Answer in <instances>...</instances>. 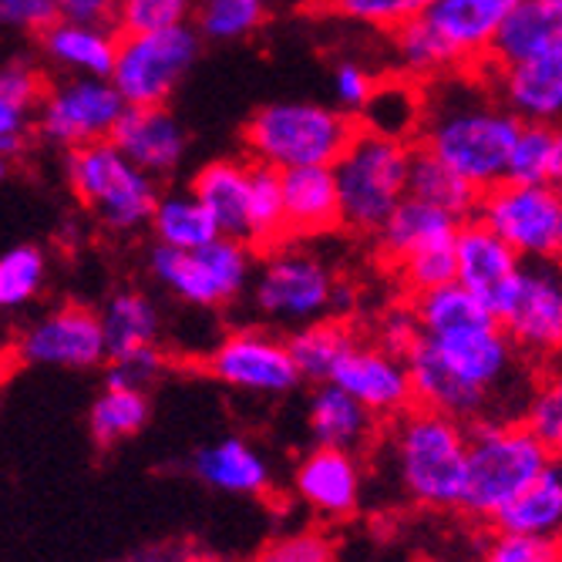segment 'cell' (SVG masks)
Returning a JSON list of instances; mask_svg holds the SVG:
<instances>
[{
  "label": "cell",
  "mask_w": 562,
  "mask_h": 562,
  "mask_svg": "<svg viewBox=\"0 0 562 562\" xmlns=\"http://www.w3.org/2000/svg\"><path fill=\"white\" fill-rule=\"evenodd\" d=\"M148 229L159 246H176V249H199L223 236L216 220L210 216V210L202 206V199L192 189L162 192Z\"/></svg>",
  "instance_id": "34"
},
{
  "label": "cell",
  "mask_w": 562,
  "mask_h": 562,
  "mask_svg": "<svg viewBox=\"0 0 562 562\" xmlns=\"http://www.w3.org/2000/svg\"><path fill=\"white\" fill-rule=\"evenodd\" d=\"M495 91L522 122L562 125V41L539 55L495 68Z\"/></svg>",
  "instance_id": "19"
},
{
  "label": "cell",
  "mask_w": 562,
  "mask_h": 562,
  "mask_svg": "<svg viewBox=\"0 0 562 562\" xmlns=\"http://www.w3.org/2000/svg\"><path fill=\"white\" fill-rule=\"evenodd\" d=\"M498 321L522 353L562 357V263L529 260Z\"/></svg>",
  "instance_id": "14"
},
{
  "label": "cell",
  "mask_w": 562,
  "mask_h": 562,
  "mask_svg": "<svg viewBox=\"0 0 562 562\" xmlns=\"http://www.w3.org/2000/svg\"><path fill=\"white\" fill-rule=\"evenodd\" d=\"M492 526L502 532L559 539L562 536V458H552V462L505 505V513Z\"/></svg>",
  "instance_id": "31"
},
{
  "label": "cell",
  "mask_w": 562,
  "mask_h": 562,
  "mask_svg": "<svg viewBox=\"0 0 562 562\" xmlns=\"http://www.w3.org/2000/svg\"><path fill=\"white\" fill-rule=\"evenodd\" d=\"M552 454L522 425V418L488 415L469 425V485L462 513L482 522H495L546 465Z\"/></svg>",
  "instance_id": "4"
},
{
  "label": "cell",
  "mask_w": 562,
  "mask_h": 562,
  "mask_svg": "<svg viewBox=\"0 0 562 562\" xmlns=\"http://www.w3.org/2000/svg\"><path fill=\"white\" fill-rule=\"evenodd\" d=\"M101 327H105V340H109V361L122 353H135L145 347H159V306L151 303L145 293L138 290H122L115 296H109V303L101 306Z\"/></svg>",
  "instance_id": "32"
},
{
  "label": "cell",
  "mask_w": 562,
  "mask_h": 562,
  "mask_svg": "<svg viewBox=\"0 0 562 562\" xmlns=\"http://www.w3.org/2000/svg\"><path fill=\"white\" fill-rule=\"evenodd\" d=\"M330 88H334V105L344 109L347 115H361L364 105L371 101L378 78L361 65V61H340L330 75Z\"/></svg>",
  "instance_id": "50"
},
{
  "label": "cell",
  "mask_w": 562,
  "mask_h": 562,
  "mask_svg": "<svg viewBox=\"0 0 562 562\" xmlns=\"http://www.w3.org/2000/svg\"><path fill=\"white\" fill-rule=\"evenodd\" d=\"M559 189H562V125H559Z\"/></svg>",
  "instance_id": "56"
},
{
  "label": "cell",
  "mask_w": 562,
  "mask_h": 562,
  "mask_svg": "<svg viewBox=\"0 0 562 562\" xmlns=\"http://www.w3.org/2000/svg\"><path fill=\"white\" fill-rule=\"evenodd\" d=\"M189 469L202 485L223 495H267L273 485L267 454L239 435L195 448Z\"/></svg>",
  "instance_id": "22"
},
{
  "label": "cell",
  "mask_w": 562,
  "mask_h": 562,
  "mask_svg": "<svg viewBox=\"0 0 562 562\" xmlns=\"http://www.w3.org/2000/svg\"><path fill=\"white\" fill-rule=\"evenodd\" d=\"M14 357L27 368H58V371H91L109 364V340L101 327V314L78 303L44 311L27 321L14 337Z\"/></svg>",
  "instance_id": "12"
},
{
  "label": "cell",
  "mask_w": 562,
  "mask_h": 562,
  "mask_svg": "<svg viewBox=\"0 0 562 562\" xmlns=\"http://www.w3.org/2000/svg\"><path fill=\"white\" fill-rule=\"evenodd\" d=\"M280 176H283L290 236H324L344 226L334 166H306V169L280 172Z\"/></svg>",
  "instance_id": "24"
},
{
  "label": "cell",
  "mask_w": 562,
  "mask_h": 562,
  "mask_svg": "<svg viewBox=\"0 0 562 562\" xmlns=\"http://www.w3.org/2000/svg\"><path fill=\"white\" fill-rule=\"evenodd\" d=\"M189 189L202 199V206L210 210L223 236H233L239 243L252 239V162H206L195 172Z\"/></svg>",
  "instance_id": "23"
},
{
  "label": "cell",
  "mask_w": 562,
  "mask_h": 562,
  "mask_svg": "<svg viewBox=\"0 0 562 562\" xmlns=\"http://www.w3.org/2000/svg\"><path fill=\"white\" fill-rule=\"evenodd\" d=\"M374 340L401 357L412 353L422 340H425V327L418 317V306L415 303H397L391 311H384V317L378 321V334Z\"/></svg>",
  "instance_id": "49"
},
{
  "label": "cell",
  "mask_w": 562,
  "mask_h": 562,
  "mask_svg": "<svg viewBox=\"0 0 562 562\" xmlns=\"http://www.w3.org/2000/svg\"><path fill=\"white\" fill-rule=\"evenodd\" d=\"M306 425H311L314 445L347 451L364 448L378 435V415L334 381L314 387L311 404H306Z\"/></svg>",
  "instance_id": "26"
},
{
  "label": "cell",
  "mask_w": 562,
  "mask_h": 562,
  "mask_svg": "<svg viewBox=\"0 0 562 562\" xmlns=\"http://www.w3.org/2000/svg\"><path fill=\"white\" fill-rule=\"evenodd\" d=\"M407 195L425 199V202H431V206L458 216L462 223L479 213V202H482L479 186H472L465 176H458L454 169H448L441 159H435L431 151H425V148L415 151L412 186H407Z\"/></svg>",
  "instance_id": "37"
},
{
  "label": "cell",
  "mask_w": 562,
  "mask_h": 562,
  "mask_svg": "<svg viewBox=\"0 0 562 562\" xmlns=\"http://www.w3.org/2000/svg\"><path fill=\"white\" fill-rule=\"evenodd\" d=\"M119 41L109 24H75L58 21L47 34H41V50L50 65H58L65 75H88V78H112Z\"/></svg>",
  "instance_id": "27"
},
{
  "label": "cell",
  "mask_w": 562,
  "mask_h": 562,
  "mask_svg": "<svg viewBox=\"0 0 562 562\" xmlns=\"http://www.w3.org/2000/svg\"><path fill=\"white\" fill-rule=\"evenodd\" d=\"M293 361L303 374V381L324 384L334 378V371L340 368V361L347 357V350L357 344L353 330L337 321V317H321L314 324H300L290 330L286 337Z\"/></svg>",
  "instance_id": "33"
},
{
  "label": "cell",
  "mask_w": 562,
  "mask_h": 562,
  "mask_svg": "<svg viewBox=\"0 0 562 562\" xmlns=\"http://www.w3.org/2000/svg\"><path fill=\"white\" fill-rule=\"evenodd\" d=\"M206 371L220 384L257 397H283L303 381L290 344L263 327H239L226 334L210 350Z\"/></svg>",
  "instance_id": "13"
},
{
  "label": "cell",
  "mask_w": 562,
  "mask_h": 562,
  "mask_svg": "<svg viewBox=\"0 0 562 562\" xmlns=\"http://www.w3.org/2000/svg\"><path fill=\"white\" fill-rule=\"evenodd\" d=\"M47 283V257L34 243H18L0 257V306L8 314L31 306Z\"/></svg>",
  "instance_id": "40"
},
{
  "label": "cell",
  "mask_w": 562,
  "mask_h": 562,
  "mask_svg": "<svg viewBox=\"0 0 562 562\" xmlns=\"http://www.w3.org/2000/svg\"><path fill=\"white\" fill-rule=\"evenodd\" d=\"M125 112L128 101L122 98L112 78L68 75L47 88L34 128L44 142L71 151L112 138Z\"/></svg>",
  "instance_id": "10"
},
{
  "label": "cell",
  "mask_w": 562,
  "mask_h": 562,
  "mask_svg": "<svg viewBox=\"0 0 562 562\" xmlns=\"http://www.w3.org/2000/svg\"><path fill=\"white\" fill-rule=\"evenodd\" d=\"M257 562H334V546L317 529H300L267 542Z\"/></svg>",
  "instance_id": "48"
},
{
  "label": "cell",
  "mask_w": 562,
  "mask_h": 562,
  "mask_svg": "<svg viewBox=\"0 0 562 562\" xmlns=\"http://www.w3.org/2000/svg\"><path fill=\"white\" fill-rule=\"evenodd\" d=\"M422 122H425V91H418L412 78L378 81L371 101L361 112V128L364 132L401 138V142L418 135Z\"/></svg>",
  "instance_id": "36"
},
{
  "label": "cell",
  "mask_w": 562,
  "mask_h": 562,
  "mask_svg": "<svg viewBox=\"0 0 562 562\" xmlns=\"http://www.w3.org/2000/svg\"><path fill=\"white\" fill-rule=\"evenodd\" d=\"M249 300L252 311L270 324L300 327L330 317L334 306L347 303V293L324 257H317L314 249L283 243L273 246L257 267Z\"/></svg>",
  "instance_id": "8"
},
{
  "label": "cell",
  "mask_w": 562,
  "mask_h": 562,
  "mask_svg": "<svg viewBox=\"0 0 562 562\" xmlns=\"http://www.w3.org/2000/svg\"><path fill=\"white\" fill-rule=\"evenodd\" d=\"M330 381L353 394L364 407H371L378 418L394 422L415 407V384L407 361L378 340H357Z\"/></svg>",
  "instance_id": "15"
},
{
  "label": "cell",
  "mask_w": 562,
  "mask_h": 562,
  "mask_svg": "<svg viewBox=\"0 0 562 562\" xmlns=\"http://www.w3.org/2000/svg\"><path fill=\"white\" fill-rule=\"evenodd\" d=\"M267 18V0H195L192 24L202 41L229 44L249 37Z\"/></svg>",
  "instance_id": "41"
},
{
  "label": "cell",
  "mask_w": 562,
  "mask_h": 562,
  "mask_svg": "<svg viewBox=\"0 0 562 562\" xmlns=\"http://www.w3.org/2000/svg\"><path fill=\"white\" fill-rule=\"evenodd\" d=\"M61 21L75 24H109L119 11L115 0H58Z\"/></svg>",
  "instance_id": "53"
},
{
  "label": "cell",
  "mask_w": 562,
  "mask_h": 562,
  "mask_svg": "<svg viewBox=\"0 0 562 562\" xmlns=\"http://www.w3.org/2000/svg\"><path fill=\"white\" fill-rule=\"evenodd\" d=\"M391 451L401 492L415 505L448 513L462 508L469 485V425L431 407L394 418Z\"/></svg>",
  "instance_id": "2"
},
{
  "label": "cell",
  "mask_w": 562,
  "mask_h": 562,
  "mask_svg": "<svg viewBox=\"0 0 562 562\" xmlns=\"http://www.w3.org/2000/svg\"><path fill=\"white\" fill-rule=\"evenodd\" d=\"M65 179L81 206L112 233L148 226L162 199L159 179L138 169L112 138L65 151Z\"/></svg>",
  "instance_id": "5"
},
{
  "label": "cell",
  "mask_w": 562,
  "mask_h": 562,
  "mask_svg": "<svg viewBox=\"0 0 562 562\" xmlns=\"http://www.w3.org/2000/svg\"><path fill=\"white\" fill-rule=\"evenodd\" d=\"M364 492V472L347 448L314 445L293 469V495L324 519H347L357 513Z\"/></svg>",
  "instance_id": "18"
},
{
  "label": "cell",
  "mask_w": 562,
  "mask_h": 562,
  "mask_svg": "<svg viewBox=\"0 0 562 562\" xmlns=\"http://www.w3.org/2000/svg\"><path fill=\"white\" fill-rule=\"evenodd\" d=\"M428 340L441 353L448 371L465 387L482 394L485 401H492V394L502 391L516 374L519 347L505 334L498 317L485 321V324H472L465 330L445 334V337H428Z\"/></svg>",
  "instance_id": "16"
},
{
  "label": "cell",
  "mask_w": 562,
  "mask_h": 562,
  "mask_svg": "<svg viewBox=\"0 0 562 562\" xmlns=\"http://www.w3.org/2000/svg\"><path fill=\"white\" fill-rule=\"evenodd\" d=\"M454 249H458V283L472 290L488 311L502 317V311L519 286L526 260L502 236H495L482 220L462 223Z\"/></svg>",
  "instance_id": "17"
},
{
  "label": "cell",
  "mask_w": 562,
  "mask_h": 562,
  "mask_svg": "<svg viewBox=\"0 0 562 562\" xmlns=\"http://www.w3.org/2000/svg\"><path fill=\"white\" fill-rule=\"evenodd\" d=\"M148 273L166 293L195 311H216L239 300L257 277L252 263V246L233 236H220L199 249L176 246H151L148 249Z\"/></svg>",
  "instance_id": "7"
},
{
  "label": "cell",
  "mask_w": 562,
  "mask_h": 562,
  "mask_svg": "<svg viewBox=\"0 0 562 562\" xmlns=\"http://www.w3.org/2000/svg\"><path fill=\"white\" fill-rule=\"evenodd\" d=\"M112 142L138 169H145L156 179L179 172V166L186 162V151H189V135H186L182 122L166 105H156V109L128 105Z\"/></svg>",
  "instance_id": "21"
},
{
  "label": "cell",
  "mask_w": 562,
  "mask_h": 562,
  "mask_svg": "<svg viewBox=\"0 0 562 562\" xmlns=\"http://www.w3.org/2000/svg\"><path fill=\"white\" fill-rule=\"evenodd\" d=\"M415 306H418L425 337H445V334L465 330L472 324H485V321L498 317L462 283H448L431 293H422V296H415Z\"/></svg>",
  "instance_id": "38"
},
{
  "label": "cell",
  "mask_w": 562,
  "mask_h": 562,
  "mask_svg": "<svg viewBox=\"0 0 562 562\" xmlns=\"http://www.w3.org/2000/svg\"><path fill=\"white\" fill-rule=\"evenodd\" d=\"M555 263H562V223H559V243H555V257H552Z\"/></svg>",
  "instance_id": "55"
},
{
  "label": "cell",
  "mask_w": 562,
  "mask_h": 562,
  "mask_svg": "<svg viewBox=\"0 0 562 562\" xmlns=\"http://www.w3.org/2000/svg\"><path fill=\"white\" fill-rule=\"evenodd\" d=\"M431 0H330V8L353 21V24H368L378 31H397L407 21H415L425 14Z\"/></svg>",
  "instance_id": "45"
},
{
  "label": "cell",
  "mask_w": 562,
  "mask_h": 562,
  "mask_svg": "<svg viewBox=\"0 0 562 562\" xmlns=\"http://www.w3.org/2000/svg\"><path fill=\"white\" fill-rule=\"evenodd\" d=\"M115 4H122V0H115Z\"/></svg>",
  "instance_id": "58"
},
{
  "label": "cell",
  "mask_w": 562,
  "mask_h": 562,
  "mask_svg": "<svg viewBox=\"0 0 562 562\" xmlns=\"http://www.w3.org/2000/svg\"><path fill=\"white\" fill-rule=\"evenodd\" d=\"M44 94V78L27 58H11L0 68V151L4 159L21 156L31 125H37Z\"/></svg>",
  "instance_id": "30"
},
{
  "label": "cell",
  "mask_w": 562,
  "mask_h": 562,
  "mask_svg": "<svg viewBox=\"0 0 562 562\" xmlns=\"http://www.w3.org/2000/svg\"><path fill=\"white\" fill-rule=\"evenodd\" d=\"M0 21L14 31L47 34L61 21L58 0H0Z\"/></svg>",
  "instance_id": "52"
},
{
  "label": "cell",
  "mask_w": 562,
  "mask_h": 562,
  "mask_svg": "<svg viewBox=\"0 0 562 562\" xmlns=\"http://www.w3.org/2000/svg\"><path fill=\"white\" fill-rule=\"evenodd\" d=\"M195 11V0H122L115 11V24L122 34L138 31H162L176 24H189Z\"/></svg>",
  "instance_id": "46"
},
{
  "label": "cell",
  "mask_w": 562,
  "mask_h": 562,
  "mask_svg": "<svg viewBox=\"0 0 562 562\" xmlns=\"http://www.w3.org/2000/svg\"><path fill=\"white\" fill-rule=\"evenodd\" d=\"M454 243L428 246V249L415 252V257H407V260L397 263V273H401L404 286L412 290V296H422V293H431L438 286L458 283V249H454Z\"/></svg>",
  "instance_id": "44"
},
{
  "label": "cell",
  "mask_w": 562,
  "mask_h": 562,
  "mask_svg": "<svg viewBox=\"0 0 562 562\" xmlns=\"http://www.w3.org/2000/svg\"><path fill=\"white\" fill-rule=\"evenodd\" d=\"M105 384H119V387H148L162 371V350L159 347H145L135 353H122L112 357L105 364Z\"/></svg>",
  "instance_id": "51"
},
{
  "label": "cell",
  "mask_w": 562,
  "mask_h": 562,
  "mask_svg": "<svg viewBox=\"0 0 562 562\" xmlns=\"http://www.w3.org/2000/svg\"><path fill=\"white\" fill-rule=\"evenodd\" d=\"M404 361H407V371H412L418 407H431V412L451 415L465 425L488 418V401L482 394H475L472 387H465L448 371V364L441 361V353L435 350V344L428 337L407 353Z\"/></svg>",
  "instance_id": "25"
},
{
  "label": "cell",
  "mask_w": 562,
  "mask_h": 562,
  "mask_svg": "<svg viewBox=\"0 0 562 562\" xmlns=\"http://www.w3.org/2000/svg\"><path fill=\"white\" fill-rule=\"evenodd\" d=\"M519 418L552 458H562V371L546 374L539 384H532Z\"/></svg>",
  "instance_id": "43"
},
{
  "label": "cell",
  "mask_w": 562,
  "mask_h": 562,
  "mask_svg": "<svg viewBox=\"0 0 562 562\" xmlns=\"http://www.w3.org/2000/svg\"><path fill=\"white\" fill-rule=\"evenodd\" d=\"M125 562H186V555L176 546H156V549H142L128 555Z\"/></svg>",
  "instance_id": "54"
},
{
  "label": "cell",
  "mask_w": 562,
  "mask_h": 562,
  "mask_svg": "<svg viewBox=\"0 0 562 562\" xmlns=\"http://www.w3.org/2000/svg\"><path fill=\"white\" fill-rule=\"evenodd\" d=\"M519 0H431L422 21L445 41L458 65L488 58L492 41Z\"/></svg>",
  "instance_id": "20"
},
{
  "label": "cell",
  "mask_w": 562,
  "mask_h": 562,
  "mask_svg": "<svg viewBox=\"0 0 562 562\" xmlns=\"http://www.w3.org/2000/svg\"><path fill=\"white\" fill-rule=\"evenodd\" d=\"M394 61H397L401 75L412 81L438 78V75H448L451 68H458L445 41L422 18L407 21L404 27L394 31Z\"/></svg>",
  "instance_id": "39"
},
{
  "label": "cell",
  "mask_w": 562,
  "mask_h": 562,
  "mask_svg": "<svg viewBox=\"0 0 562 562\" xmlns=\"http://www.w3.org/2000/svg\"><path fill=\"white\" fill-rule=\"evenodd\" d=\"M508 179L559 186V125H539V122L522 125L519 142L513 148Z\"/></svg>",
  "instance_id": "42"
},
{
  "label": "cell",
  "mask_w": 562,
  "mask_h": 562,
  "mask_svg": "<svg viewBox=\"0 0 562 562\" xmlns=\"http://www.w3.org/2000/svg\"><path fill=\"white\" fill-rule=\"evenodd\" d=\"M415 151L401 138L357 132L344 156L334 162L340 189V216L347 229L378 233L387 216L407 199Z\"/></svg>",
  "instance_id": "6"
},
{
  "label": "cell",
  "mask_w": 562,
  "mask_h": 562,
  "mask_svg": "<svg viewBox=\"0 0 562 562\" xmlns=\"http://www.w3.org/2000/svg\"><path fill=\"white\" fill-rule=\"evenodd\" d=\"M555 542H559V555H562V536H559V539H555Z\"/></svg>",
  "instance_id": "57"
},
{
  "label": "cell",
  "mask_w": 562,
  "mask_h": 562,
  "mask_svg": "<svg viewBox=\"0 0 562 562\" xmlns=\"http://www.w3.org/2000/svg\"><path fill=\"white\" fill-rule=\"evenodd\" d=\"M202 55V34L195 24H176L162 31L122 34L112 81L132 109L166 105Z\"/></svg>",
  "instance_id": "9"
},
{
  "label": "cell",
  "mask_w": 562,
  "mask_h": 562,
  "mask_svg": "<svg viewBox=\"0 0 562 562\" xmlns=\"http://www.w3.org/2000/svg\"><path fill=\"white\" fill-rule=\"evenodd\" d=\"M522 125L498 91L472 78H445L425 98L418 138L425 151L485 192L508 179Z\"/></svg>",
  "instance_id": "1"
},
{
  "label": "cell",
  "mask_w": 562,
  "mask_h": 562,
  "mask_svg": "<svg viewBox=\"0 0 562 562\" xmlns=\"http://www.w3.org/2000/svg\"><path fill=\"white\" fill-rule=\"evenodd\" d=\"M559 41H562V0H519L516 11L505 18V24L492 41L488 65L492 71L519 65Z\"/></svg>",
  "instance_id": "28"
},
{
  "label": "cell",
  "mask_w": 562,
  "mask_h": 562,
  "mask_svg": "<svg viewBox=\"0 0 562 562\" xmlns=\"http://www.w3.org/2000/svg\"><path fill=\"white\" fill-rule=\"evenodd\" d=\"M475 216L513 246L526 263L552 260L562 223V189L505 179L482 192Z\"/></svg>",
  "instance_id": "11"
},
{
  "label": "cell",
  "mask_w": 562,
  "mask_h": 562,
  "mask_svg": "<svg viewBox=\"0 0 562 562\" xmlns=\"http://www.w3.org/2000/svg\"><path fill=\"white\" fill-rule=\"evenodd\" d=\"M357 132L361 128L337 105L270 101V105L249 115L243 128V145L249 151V162L290 172L306 166H334Z\"/></svg>",
  "instance_id": "3"
},
{
  "label": "cell",
  "mask_w": 562,
  "mask_h": 562,
  "mask_svg": "<svg viewBox=\"0 0 562 562\" xmlns=\"http://www.w3.org/2000/svg\"><path fill=\"white\" fill-rule=\"evenodd\" d=\"M151 418V401L145 387H119L105 384L101 394L91 401L88 412V431L98 448H115L128 438H135Z\"/></svg>",
  "instance_id": "35"
},
{
  "label": "cell",
  "mask_w": 562,
  "mask_h": 562,
  "mask_svg": "<svg viewBox=\"0 0 562 562\" xmlns=\"http://www.w3.org/2000/svg\"><path fill=\"white\" fill-rule=\"evenodd\" d=\"M479 562H562V555L555 539L495 529L492 539H485Z\"/></svg>",
  "instance_id": "47"
},
{
  "label": "cell",
  "mask_w": 562,
  "mask_h": 562,
  "mask_svg": "<svg viewBox=\"0 0 562 562\" xmlns=\"http://www.w3.org/2000/svg\"><path fill=\"white\" fill-rule=\"evenodd\" d=\"M458 229H462V220L431 206L425 199L407 195L401 206L387 216V223L374 233L381 243V252L391 263H401L415 252L438 246V243H454Z\"/></svg>",
  "instance_id": "29"
}]
</instances>
